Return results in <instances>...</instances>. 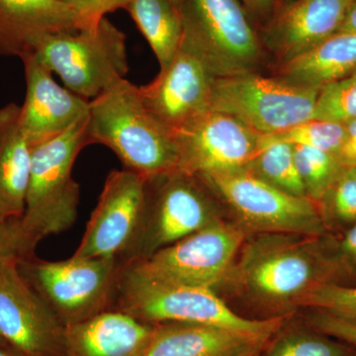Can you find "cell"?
Here are the masks:
<instances>
[{
    "label": "cell",
    "instance_id": "1",
    "mask_svg": "<svg viewBox=\"0 0 356 356\" xmlns=\"http://www.w3.org/2000/svg\"><path fill=\"white\" fill-rule=\"evenodd\" d=\"M89 144L109 147L125 170L149 178L180 170L177 132L145 103L140 86L126 79L89 102Z\"/></svg>",
    "mask_w": 356,
    "mask_h": 356
},
{
    "label": "cell",
    "instance_id": "2",
    "mask_svg": "<svg viewBox=\"0 0 356 356\" xmlns=\"http://www.w3.org/2000/svg\"><path fill=\"white\" fill-rule=\"evenodd\" d=\"M229 277L266 305L299 306L312 290L336 280L331 238L259 234L245 243Z\"/></svg>",
    "mask_w": 356,
    "mask_h": 356
},
{
    "label": "cell",
    "instance_id": "3",
    "mask_svg": "<svg viewBox=\"0 0 356 356\" xmlns=\"http://www.w3.org/2000/svg\"><path fill=\"white\" fill-rule=\"evenodd\" d=\"M111 309L147 324L210 325L268 337L282 329L288 316L264 320L243 318L232 310L212 288L159 280L134 261L122 262Z\"/></svg>",
    "mask_w": 356,
    "mask_h": 356
},
{
    "label": "cell",
    "instance_id": "4",
    "mask_svg": "<svg viewBox=\"0 0 356 356\" xmlns=\"http://www.w3.org/2000/svg\"><path fill=\"white\" fill-rule=\"evenodd\" d=\"M88 120L31 146L29 185L19 222L32 254L44 238L67 231L76 222L81 187L72 178V168L81 149L90 145Z\"/></svg>",
    "mask_w": 356,
    "mask_h": 356
},
{
    "label": "cell",
    "instance_id": "5",
    "mask_svg": "<svg viewBox=\"0 0 356 356\" xmlns=\"http://www.w3.org/2000/svg\"><path fill=\"white\" fill-rule=\"evenodd\" d=\"M34 55L89 102L125 79L129 70L126 35L107 18L95 27L46 35Z\"/></svg>",
    "mask_w": 356,
    "mask_h": 356
},
{
    "label": "cell",
    "instance_id": "6",
    "mask_svg": "<svg viewBox=\"0 0 356 356\" xmlns=\"http://www.w3.org/2000/svg\"><path fill=\"white\" fill-rule=\"evenodd\" d=\"M121 266L117 257L47 261L36 255L17 264L26 282L65 327L111 310Z\"/></svg>",
    "mask_w": 356,
    "mask_h": 356
},
{
    "label": "cell",
    "instance_id": "7",
    "mask_svg": "<svg viewBox=\"0 0 356 356\" xmlns=\"http://www.w3.org/2000/svg\"><path fill=\"white\" fill-rule=\"evenodd\" d=\"M197 177L228 204L245 231L308 236L329 235L318 204L281 191L245 168Z\"/></svg>",
    "mask_w": 356,
    "mask_h": 356
},
{
    "label": "cell",
    "instance_id": "8",
    "mask_svg": "<svg viewBox=\"0 0 356 356\" xmlns=\"http://www.w3.org/2000/svg\"><path fill=\"white\" fill-rule=\"evenodd\" d=\"M180 46L197 54L216 77L252 72L261 46L247 9L238 0H184Z\"/></svg>",
    "mask_w": 356,
    "mask_h": 356
},
{
    "label": "cell",
    "instance_id": "9",
    "mask_svg": "<svg viewBox=\"0 0 356 356\" xmlns=\"http://www.w3.org/2000/svg\"><path fill=\"white\" fill-rule=\"evenodd\" d=\"M204 186L197 177L182 170L147 179L139 229L120 261L147 259L216 221Z\"/></svg>",
    "mask_w": 356,
    "mask_h": 356
},
{
    "label": "cell",
    "instance_id": "10",
    "mask_svg": "<svg viewBox=\"0 0 356 356\" xmlns=\"http://www.w3.org/2000/svg\"><path fill=\"white\" fill-rule=\"evenodd\" d=\"M320 90L254 72L217 77L210 109L235 117L261 135H276L313 119Z\"/></svg>",
    "mask_w": 356,
    "mask_h": 356
},
{
    "label": "cell",
    "instance_id": "11",
    "mask_svg": "<svg viewBox=\"0 0 356 356\" xmlns=\"http://www.w3.org/2000/svg\"><path fill=\"white\" fill-rule=\"evenodd\" d=\"M245 236L242 227L218 219L147 259L133 261L159 280L214 289L231 275Z\"/></svg>",
    "mask_w": 356,
    "mask_h": 356
},
{
    "label": "cell",
    "instance_id": "12",
    "mask_svg": "<svg viewBox=\"0 0 356 356\" xmlns=\"http://www.w3.org/2000/svg\"><path fill=\"white\" fill-rule=\"evenodd\" d=\"M0 261V337L18 356H67L65 327L22 277Z\"/></svg>",
    "mask_w": 356,
    "mask_h": 356
},
{
    "label": "cell",
    "instance_id": "13",
    "mask_svg": "<svg viewBox=\"0 0 356 356\" xmlns=\"http://www.w3.org/2000/svg\"><path fill=\"white\" fill-rule=\"evenodd\" d=\"M146 189L147 178L125 168L112 170L72 257L121 259L139 229Z\"/></svg>",
    "mask_w": 356,
    "mask_h": 356
},
{
    "label": "cell",
    "instance_id": "14",
    "mask_svg": "<svg viewBox=\"0 0 356 356\" xmlns=\"http://www.w3.org/2000/svg\"><path fill=\"white\" fill-rule=\"evenodd\" d=\"M177 136L180 170L195 177L245 168L264 137L235 117L211 109L177 131Z\"/></svg>",
    "mask_w": 356,
    "mask_h": 356
},
{
    "label": "cell",
    "instance_id": "15",
    "mask_svg": "<svg viewBox=\"0 0 356 356\" xmlns=\"http://www.w3.org/2000/svg\"><path fill=\"white\" fill-rule=\"evenodd\" d=\"M216 79L197 54L180 46L172 63L140 90L147 106L177 132L210 109Z\"/></svg>",
    "mask_w": 356,
    "mask_h": 356
},
{
    "label": "cell",
    "instance_id": "16",
    "mask_svg": "<svg viewBox=\"0 0 356 356\" xmlns=\"http://www.w3.org/2000/svg\"><path fill=\"white\" fill-rule=\"evenodd\" d=\"M21 60L27 90L24 104L20 107V120L31 146L88 118L89 100L58 86L53 72L34 54Z\"/></svg>",
    "mask_w": 356,
    "mask_h": 356
},
{
    "label": "cell",
    "instance_id": "17",
    "mask_svg": "<svg viewBox=\"0 0 356 356\" xmlns=\"http://www.w3.org/2000/svg\"><path fill=\"white\" fill-rule=\"evenodd\" d=\"M350 0H293L267 23L264 41L282 63L334 34Z\"/></svg>",
    "mask_w": 356,
    "mask_h": 356
},
{
    "label": "cell",
    "instance_id": "18",
    "mask_svg": "<svg viewBox=\"0 0 356 356\" xmlns=\"http://www.w3.org/2000/svg\"><path fill=\"white\" fill-rule=\"evenodd\" d=\"M77 30L76 16L62 0H0V56L22 58L46 35Z\"/></svg>",
    "mask_w": 356,
    "mask_h": 356
},
{
    "label": "cell",
    "instance_id": "19",
    "mask_svg": "<svg viewBox=\"0 0 356 356\" xmlns=\"http://www.w3.org/2000/svg\"><path fill=\"white\" fill-rule=\"evenodd\" d=\"M156 325L106 310L65 327L67 356H139Z\"/></svg>",
    "mask_w": 356,
    "mask_h": 356
},
{
    "label": "cell",
    "instance_id": "20",
    "mask_svg": "<svg viewBox=\"0 0 356 356\" xmlns=\"http://www.w3.org/2000/svg\"><path fill=\"white\" fill-rule=\"evenodd\" d=\"M271 337L210 325L166 323L156 325L139 356H236L264 346Z\"/></svg>",
    "mask_w": 356,
    "mask_h": 356
},
{
    "label": "cell",
    "instance_id": "21",
    "mask_svg": "<svg viewBox=\"0 0 356 356\" xmlns=\"http://www.w3.org/2000/svg\"><path fill=\"white\" fill-rule=\"evenodd\" d=\"M31 145L23 130L20 106L0 107V216L19 220L24 214L31 168Z\"/></svg>",
    "mask_w": 356,
    "mask_h": 356
},
{
    "label": "cell",
    "instance_id": "22",
    "mask_svg": "<svg viewBox=\"0 0 356 356\" xmlns=\"http://www.w3.org/2000/svg\"><path fill=\"white\" fill-rule=\"evenodd\" d=\"M356 74V33L336 32L280 65L278 76L289 83L322 88Z\"/></svg>",
    "mask_w": 356,
    "mask_h": 356
},
{
    "label": "cell",
    "instance_id": "23",
    "mask_svg": "<svg viewBox=\"0 0 356 356\" xmlns=\"http://www.w3.org/2000/svg\"><path fill=\"white\" fill-rule=\"evenodd\" d=\"M126 9L153 50L159 67L165 69L181 44V10L170 0H131Z\"/></svg>",
    "mask_w": 356,
    "mask_h": 356
},
{
    "label": "cell",
    "instance_id": "24",
    "mask_svg": "<svg viewBox=\"0 0 356 356\" xmlns=\"http://www.w3.org/2000/svg\"><path fill=\"white\" fill-rule=\"evenodd\" d=\"M245 168L281 191L308 198L295 163L294 146L290 143L264 135L261 146Z\"/></svg>",
    "mask_w": 356,
    "mask_h": 356
},
{
    "label": "cell",
    "instance_id": "25",
    "mask_svg": "<svg viewBox=\"0 0 356 356\" xmlns=\"http://www.w3.org/2000/svg\"><path fill=\"white\" fill-rule=\"evenodd\" d=\"M281 331V330H280ZM276 332L257 356H355L353 346L316 331L289 330Z\"/></svg>",
    "mask_w": 356,
    "mask_h": 356
},
{
    "label": "cell",
    "instance_id": "26",
    "mask_svg": "<svg viewBox=\"0 0 356 356\" xmlns=\"http://www.w3.org/2000/svg\"><path fill=\"white\" fill-rule=\"evenodd\" d=\"M294 146V145H293ZM295 163L309 199L320 204L344 166L337 154L294 146Z\"/></svg>",
    "mask_w": 356,
    "mask_h": 356
},
{
    "label": "cell",
    "instance_id": "27",
    "mask_svg": "<svg viewBox=\"0 0 356 356\" xmlns=\"http://www.w3.org/2000/svg\"><path fill=\"white\" fill-rule=\"evenodd\" d=\"M327 231L350 228L356 222V166L344 168L318 204Z\"/></svg>",
    "mask_w": 356,
    "mask_h": 356
},
{
    "label": "cell",
    "instance_id": "28",
    "mask_svg": "<svg viewBox=\"0 0 356 356\" xmlns=\"http://www.w3.org/2000/svg\"><path fill=\"white\" fill-rule=\"evenodd\" d=\"M344 135V124L313 118L273 136L294 146L313 147L339 156Z\"/></svg>",
    "mask_w": 356,
    "mask_h": 356
},
{
    "label": "cell",
    "instance_id": "29",
    "mask_svg": "<svg viewBox=\"0 0 356 356\" xmlns=\"http://www.w3.org/2000/svg\"><path fill=\"white\" fill-rule=\"evenodd\" d=\"M313 118L341 124L356 118V74L321 88Z\"/></svg>",
    "mask_w": 356,
    "mask_h": 356
},
{
    "label": "cell",
    "instance_id": "30",
    "mask_svg": "<svg viewBox=\"0 0 356 356\" xmlns=\"http://www.w3.org/2000/svg\"><path fill=\"white\" fill-rule=\"evenodd\" d=\"M299 306L310 307L356 325V286L325 283L307 294Z\"/></svg>",
    "mask_w": 356,
    "mask_h": 356
},
{
    "label": "cell",
    "instance_id": "31",
    "mask_svg": "<svg viewBox=\"0 0 356 356\" xmlns=\"http://www.w3.org/2000/svg\"><path fill=\"white\" fill-rule=\"evenodd\" d=\"M331 250L336 267L334 283L350 285V281H356V222L339 238L331 236Z\"/></svg>",
    "mask_w": 356,
    "mask_h": 356
},
{
    "label": "cell",
    "instance_id": "32",
    "mask_svg": "<svg viewBox=\"0 0 356 356\" xmlns=\"http://www.w3.org/2000/svg\"><path fill=\"white\" fill-rule=\"evenodd\" d=\"M76 16L77 29L95 27L107 13L126 9L131 0H62Z\"/></svg>",
    "mask_w": 356,
    "mask_h": 356
},
{
    "label": "cell",
    "instance_id": "33",
    "mask_svg": "<svg viewBox=\"0 0 356 356\" xmlns=\"http://www.w3.org/2000/svg\"><path fill=\"white\" fill-rule=\"evenodd\" d=\"M19 220H6L0 216V261L19 262L35 255L26 245Z\"/></svg>",
    "mask_w": 356,
    "mask_h": 356
},
{
    "label": "cell",
    "instance_id": "34",
    "mask_svg": "<svg viewBox=\"0 0 356 356\" xmlns=\"http://www.w3.org/2000/svg\"><path fill=\"white\" fill-rule=\"evenodd\" d=\"M312 329L356 348V325L316 311L309 318Z\"/></svg>",
    "mask_w": 356,
    "mask_h": 356
},
{
    "label": "cell",
    "instance_id": "35",
    "mask_svg": "<svg viewBox=\"0 0 356 356\" xmlns=\"http://www.w3.org/2000/svg\"><path fill=\"white\" fill-rule=\"evenodd\" d=\"M346 135L339 156L344 168L356 166V118L344 123Z\"/></svg>",
    "mask_w": 356,
    "mask_h": 356
},
{
    "label": "cell",
    "instance_id": "36",
    "mask_svg": "<svg viewBox=\"0 0 356 356\" xmlns=\"http://www.w3.org/2000/svg\"><path fill=\"white\" fill-rule=\"evenodd\" d=\"M248 13L259 18H270L276 11V0H242Z\"/></svg>",
    "mask_w": 356,
    "mask_h": 356
},
{
    "label": "cell",
    "instance_id": "37",
    "mask_svg": "<svg viewBox=\"0 0 356 356\" xmlns=\"http://www.w3.org/2000/svg\"><path fill=\"white\" fill-rule=\"evenodd\" d=\"M337 32L356 33V0H350Z\"/></svg>",
    "mask_w": 356,
    "mask_h": 356
},
{
    "label": "cell",
    "instance_id": "38",
    "mask_svg": "<svg viewBox=\"0 0 356 356\" xmlns=\"http://www.w3.org/2000/svg\"><path fill=\"white\" fill-rule=\"evenodd\" d=\"M257 346V348H250V350L243 351V353H240V355L236 356H257V355H259V351H261L262 346Z\"/></svg>",
    "mask_w": 356,
    "mask_h": 356
},
{
    "label": "cell",
    "instance_id": "39",
    "mask_svg": "<svg viewBox=\"0 0 356 356\" xmlns=\"http://www.w3.org/2000/svg\"><path fill=\"white\" fill-rule=\"evenodd\" d=\"M0 356H18L6 346H0Z\"/></svg>",
    "mask_w": 356,
    "mask_h": 356
},
{
    "label": "cell",
    "instance_id": "40",
    "mask_svg": "<svg viewBox=\"0 0 356 356\" xmlns=\"http://www.w3.org/2000/svg\"><path fill=\"white\" fill-rule=\"evenodd\" d=\"M170 2L177 7V8L179 9V10H181L182 4H184V0H170Z\"/></svg>",
    "mask_w": 356,
    "mask_h": 356
},
{
    "label": "cell",
    "instance_id": "41",
    "mask_svg": "<svg viewBox=\"0 0 356 356\" xmlns=\"http://www.w3.org/2000/svg\"><path fill=\"white\" fill-rule=\"evenodd\" d=\"M0 346H6V344L2 341L1 337H0Z\"/></svg>",
    "mask_w": 356,
    "mask_h": 356
},
{
    "label": "cell",
    "instance_id": "42",
    "mask_svg": "<svg viewBox=\"0 0 356 356\" xmlns=\"http://www.w3.org/2000/svg\"><path fill=\"white\" fill-rule=\"evenodd\" d=\"M292 1H293V0H289V1L287 2V3H290V2H292Z\"/></svg>",
    "mask_w": 356,
    "mask_h": 356
},
{
    "label": "cell",
    "instance_id": "43",
    "mask_svg": "<svg viewBox=\"0 0 356 356\" xmlns=\"http://www.w3.org/2000/svg\"><path fill=\"white\" fill-rule=\"evenodd\" d=\"M355 356H356V355H355Z\"/></svg>",
    "mask_w": 356,
    "mask_h": 356
}]
</instances>
